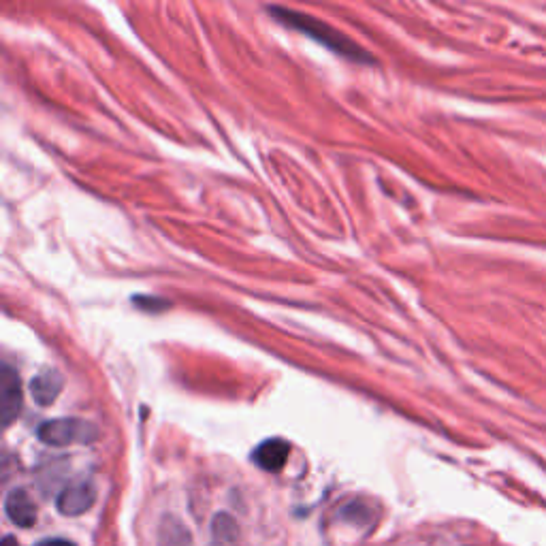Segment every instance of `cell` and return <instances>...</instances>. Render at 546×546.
<instances>
[{
  "instance_id": "obj_9",
  "label": "cell",
  "mask_w": 546,
  "mask_h": 546,
  "mask_svg": "<svg viewBox=\"0 0 546 546\" xmlns=\"http://www.w3.org/2000/svg\"><path fill=\"white\" fill-rule=\"evenodd\" d=\"M212 546H239V525L227 512L212 521Z\"/></svg>"
},
{
  "instance_id": "obj_2",
  "label": "cell",
  "mask_w": 546,
  "mask_h": 546,
  "mask_svg": "<svg viewBox=\"0 0 546 546\" xmlns=\"http://www.w3.org/2000/svg\"><path fill=\"white\" fill-rule=\"evenodd\" d=\"M37 436L47 446H73V444H92L99 438V429L84 419H54L45 421Z\"/></svg>"
},
{
  "instance_id": "obj_8",
  "label": "cell",
  "mask_w": 546,
  "mask_h": 546,
  "mask_svg": "<svg viewBox=\"0 0 546 546\" xmlns=\"http://www.w3.org/2000/svg\"><path fill=\"white\" fill-rule=\"evenodd\" d=\"M156 546H192V536L180 519L165 517L158 525Z\"/></svg>"
},
{
  "instance_id": "obj_4",
  "label": "cell",
  "mask_w": 546,
  "mask_h": 546,
  "mask_svg": "<svg viewBox=\"0 0 546 546\" xmlns=\"http://www.w3.org/2000/svg\"><path fill=\"white\" fill-rule=\"evenodd\" d=\"M96 502V489L92 483H75L67 489H62L56 508L64 517H79L88 512Z\"/></svg>"
},
{
  "instance_id": "obj_1",
  "label": "cell",
  "mask_w": 546,
  "mask_h": 546,
  "mask_svg": "<svg viewBox=\"0 0 546 546\" xmlns=\"http://www.w3.org/2000/svg\"><path fill=\"white\" fill-rule=\"evenodd\" d=\"M271 15L280 24L305 32V37L318 41L320 45H325L327 50L340 54V56H344L348 60H357V62L372 60L365 54V50H361V47L355 41H350L344 35V32L335 30L333 26L312 18V15H305V13H299V11H293V9H282V7H273Z\"/></svg>"
},
{
  "instance_id": "obj_10",
  "label": "cell",
  "mask_w": 546,
  "mask_h": 546,
  "mask_svg": "<svg viewBox=\"0 0 546 546\" xmlns=\"http://www.w3.org/2000/svg\"><path fill=\"white\" fill-rule=\"evenodd\" d=\"M37 546H77V544H73L71 540H64V538H47V540H41Z\"/></svg>"
},
{
  "instance_id": "obj_7",
  "label": "cell",
  "mask_w": 546,
  "mask_h": 546,
  "mask_svg": "<svg viewBox=\"0 0 546 546\" xmlns=\"http://www.w3.org/2000/svg\"><path fill=\"white\" fill-rule=\"evenodd\" d=\"M62 391V376L54 369H45L30 382V395L39 406H52Z\"/></svg>"
},
{
  "instance_id": "obj_5",
  "label": "cell",
  "mask_w": 546,
  "mask_h": 546,
  "mask_svg": "<svg viewBox=\"0 0 546 546\" xmlns=\"http://www.w3.org/2000/svg\"><path fill=\"white\" fill-rule=\"evenodd\" d=\"M5 515L11 519L13 525L28 529L37 523L39 512L35 500H32L26 489H13L5 497Z\"/></svg>"
},
{
  "instance_id": "obj_6",
  "label": "cell",
  "mask_w": 546,
  "mask_h": 546,
  "mask_svg": "<svg viewBox=\"0 0 546 546\" xmlns=\"http://www.w3.org/2000/svg\"><path fill=\"white\" fill-rule=\"evenodd\" d=\"M288 457H291V444L282 438L265 440L252 455L254 463L265 472H280L286 465Z\"/></svg>"
},
{
  "instance_id": "obj_11",
  "label": "cell",
  "mask_w": 546,
  "mask_h": 546,
  "mask_svg": "<svg viewBox=\"0 0 546 546\" xmlns=\"http://www.w3.org/2000/svg\"><path fill=\"white\" fill-rule=\"evenodd\" d=\"M0 546H22L18 540H15L13 536H5V540H3V544H0Z\"/></svg>"
},
{
  "instance_id": "obj_3",
  "label": "cell",
  "mask_w": 546,
  "mask_h": 546,
  "mask_svg": "<svg viewBox=\"0 0 546 546\" xmlns=\"http://www.w3.org/2000/svg\"><path fill=\"white\" fill-rule=\"evenodd\" d=\"M22 382L18 372L11 365H3L0 372V414H3V425L9 427L18 414L22 412Z\"/></svg>"
}]
</instances>
